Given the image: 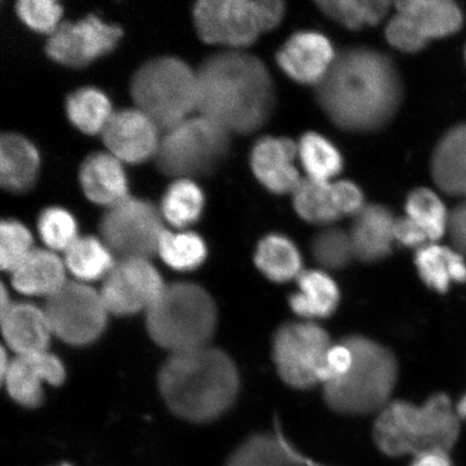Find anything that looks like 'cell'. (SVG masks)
Returning a JSON list of instances; mask_svg holds the SVG:
<instances>
[{
	"label": "cell",
	"mask_w": 466,
	"mask_h": 466,
	"mask_svg": "<svg viewBox=\"0 0 466 466\" xmlns=\"http://www.w3.org/2000/svg\"><path fill=\"white\" fill-rule=\"evenodd\" d=\"M334 200L338 212L341 217H355L365 207L364 195L359 186L350 180H339L331 184Z\"/></svg>",
	"instance_id": "obj_43"
},
{
	"label": "cell",
	"mask_w": 466,
	"mask_h": 466,
	"mask_svg": "<svg viewBox=\"0 0 466 466\" xmlns=\"http://www.w3.org/2000/svg\"><path fill=\"white\" fill-rule=\"evenodd\" d=\"M353 365V353L343 340L333 343L326 353L322 367L318 374L319 383L325 384L339 380L345 377Z\"/></svg>",
	"instance_id": "obj_42"
},
{
	"label": "cell",
	"mask_w": 466,
	"mask_h": 466,
	"mask_svg": "<svg viewBox=\"0 0 466 466\" xmlns=\"http://www.w3.org/2000/svg\"><path fill=\"white\" fill-rule=\"evenodd\" d=\"M204 198L202 191L188 179H179L167 188L163 196L161 211L163 217L174 227L194 224L200 218Z\"/></svg>",
	"instance_id": "obj_36"
},
{
	"label": "cell",
	"mask_w": 466,
	"mask_h": 466,
	"mask_svg": "<svg viewBox=\"0 0 466 466\" xmlns=\"http://www.w3.org/2000/svg\"><path fill=\"white\" fill-rule=\"evenodd\" d=\"M410 466H453L450 452L434 451L412 457Z\"/></svg>",
	"instance_id": "obj_46"
},
{
	"label": "cell",
	"mask_w": 466,
	"mask_h": 466,
	"mask_svg": "<svg viewBox=\"0 0 466 466\" xmlns=\"http://www.w3.org/2000/svg\"><path fill=\"white\" fill-rule=\"evenodd\" d=\"M16 14L20 19L38 33L54 34L60 26L62 7L51 0H21L16 4Z\"/></svg>",
	"instance_id": "obj_41"
},
{
	"label": "cell",
	"mask_w": 466,
	"mask_h": 466,
	"mask_svg": "<svg viewBox=\"0 0 466 466\" xmlns=\"http://www.w3.org/2000/svg\"><path fill=\"white\" fill-rule=\"evenodd\" d=\"M333 45L325 35L301 31L291 35L277 52L282 72L296 83L318 86L336 60Z\"/></svg>",
	"instance_id": "obj_17"
},
{
	"label": "cell",
	"mask_w": 466,
	"mask_h": 466,
	"mask_svg": "<svg viewBox=\"0 0 466 466\" xmlns=\"http://www.w3.org/2000/svg\"><path fill=\"white\" fill-rule=\"evenodd\" d=\"M317 5L325 15L351 31L377 25L390 8L383 0H328Z\"/></svg>",
	"instance_id": "obj_34"
},
{
	"label": "cell",
	"mask_w": 466,
	"mask_h": 466,
	"mask_svg": "<svg viewBox=\"0 0 466 466\" xmlns=\"http://www.w3.org/2000/svg\"><path fill=\"white\" fill-rule=\"evenodd\" d=\"M66 268L51 250L34 249L13 272L14 287L23 294L49 299L67 282Z\"/></svg>",
	"instance_id": "obj_27"
},
{
	"label": "cell",
	"mask_w": 466,
	"mask_h": 466,
	"mask_svg": "<svg viewBox=\"0 0 466 466\" xmlns=\"http://www.w3.org/2000/svg\"><path fill=\"white\" fill-rule=\"evenodd\" d=\"M407 217L421 227L431 243L444 237L450 226V217L444 202L428 188L412 190L406 200Z\"/></svg>",
	"instance_id": "obj_35"
},
{
	"label": "cell",
	"mask_w": 466,
	"mask_h": 466,
	"mask_svg": "<svg viewBox=\"0 0 466 466\" xmlns=\"http://www.w3.org/2000/svg\"><path fill=\"white\" fill-rule=\"evenodd\" d=\"M225 466H308L301 452L279 429L247 437L230 453Z\"/></svg>",
	"instance_id": "obj_24"
},
{
	"label": "cell",
	"mask_w": 466,
	"mask_h": 466,
	"mask_svg": "<svg viewBox=\"0 0 466 466\" xmlns=\"http://www.w3.org/2000/svg\"><path fill=\"white\" fill-rule=\"evenodd\" d=\"M39 167L34 145L17 134H4L0 138V184L11 192H25L33 187Z\"/></svg>",
	"instance_id": "obj_28"
},
{
	"label": "cell",
	"mask_w": 466,
	"mask_h": 466,
	"mask_svg": "<svg viewBox=\"0 0 466 466\" xmlns=\"http://www.w3.org/2000/svg\"><path fill=\"white\" fill-rule=\"evenodd\" d=\"M241 379L223 350L202 347L172 353L159 374L163 400L185 420L206 423L225 415L236 403Z\"/></svg>",
	"instance_id": "obj_3"
},
{
	"label": "cell",
	"mask_w": 466,
	"mask_h": 466,
	"mask_svg": "<svg viewBox=\"0 0 466 466\" xmlns=\"http://www.w3.org/2000/svg\"><path fill=\"white\" fill-rule=\"evenodd\" d=\"M229 134L207 116H190L166 132L156 154L157 165L174 177L211 173L228 154Z\"/></svg>",
	"instance_id": "obj_9"
},
{
	"label": "cell",
	"mask_w": 466,
	"mask_h": 466,
	"mask_svg": "<svg viewBox=\"0 0 466 466\" xmlns=\"http://www.w3.org/2000/svg\"><path fill=\"white\" fill-rule=\"evenodd\" d=\"M64 378L66 370L63 363L48 351L17 355L10 360L2 377L11 398L25 407H36L42 403L45 383L58 386Z\"/></svg>",
	"instance_id": "obj_18"
},
{
	"label": "cell",
	"mask_w": 466,
	"mask_h": 466,
	"mask_svg": "<svg viewBox=\"0 0 466 466\" xmlns=\"http://www.w3.org/2000/svg\"><path fill=\"white\" fill-rule=\"evenodd\" d=\"M100 230L104 243L121 259H148L158 253L165 232L158 209L149 202L131 197L107 209Z\"/></svg>",
	"instance_id": "obj_12"
},
{
	"label": "cell",
	"mask_w": 466,
	"mask_h": 466,
	"mask_svg": "<svg viewBox=\"0 0 466 466\" xmlns=\"http://www.w3.org/2000/svg\"><path fill=\"white\" fill-rule=\"evenodd\" d=\"M66 266L81 281L106 277L116 262L112 250L96 238H78L66 250Z\"/></svg>",
	"instance_id": "obj_32"
},
{
	"label": "cell",
	"mask_w": 466,
	"mask_h": 466,
	"mask_svg": "<svg viewBox=\"0 0 466 466\" xmlns=\"http://www.w3.org/2000/svg\"><path fill=\"white\" fill-rule=\"evenodd\" d=\"M456 410L459 418L466 419V393L458 401Z\"/></svg>",
	"instance_id": "obj_47"
},
{
	"label": "cell",
	"mask_w": 466,
	"mask_h": 466,
	"mask_svg": "<svg viewBox=\"0 0 466 466\" xmlns=\"http://www.w3.org/2000/svg\"><path fill=\"white\" fill-rule=\"evenodd\" d=\"M342 340L351 349L353 365L345 377L323 386L324 403L338 415H378L392 401L399 381L398 358L391 349L364 335Z\"/></svg>",
	"instance_id": "obj_5"
},
{
	"label": "cell",
	"mask_w": 466,
	"mask_h": 466,
	"mask_svg": "<svg viewBox=\"0 0 466 466\" xmlns=\"http://www.w3.org/2000/svg\"><path fill=\"white\" fill-rule=\"evenodd\" d=\"M217 325L212 296L196 284L168 285L147 311L150 337L172 353L208 346Z\"/></svg>",
	"instance_id": "obj_6"
},
{
	"label": "cell",
	"mask_w": 466,
	"mask_h": 466,
	"mask_svg": "<svg viewBox=\"0 0 466 466\" xmlns=\"http://www.w3.org/2000/svg\"><path fill=\"white\" fill-rule=\"evenodd\" d=\"M311 254L324 271L345 269L354 258L349 232L337 227H325L312 238Z\"/></svg>",
	"instance_id": "obj_37"
},
{
	"label": "cell",
	"mask_w": 466,
	"mask_h": 466,
	"mask_svg": "<svg viewBox=\"0 0 466 466\" xmlns=\"http://www.w3.org/2000/svg\"><path fill=\"white\" fill-rule=\"evenodd\" d=\"M198 110L228 133L250 134L269 120L275 85L264 62L240 50L208 56L197 72Z\"/></svg>",
	"instance_id": "obj_2"
},
{
	"label": "cell",
	"mask_w": 466,
	"mask_h": 466,
	"mask_svg": "<svg viewBox=\"0 0 466 466\" xmlns=\"http://www.w3.org/2000/svg\"><path fill=\"white\" fill-rule=\"evenodd\" d=\"M44 310L52 334L75 346L87 345L100 337L109 313L100 291L68 281L46 299Z\"/></svg>",
	"instance_id": "obj_13"
},
{
	"label": "cell",
	"mask_w": 466,
	"mask_h": 466,
	"mask_svg": "<svg viewBox=\"0 0 466 466\" xmlns=\"http://www.w3.org/2000/svg\"><path fill=\"white\" fill-rule=\"evenodd\" d=\"M122 36L119 26L96 15L77 23H63L50 35L46 52L52 60L69 67H84L112 51Z\"/></svg>",
	"instance_id": "obj_15"
},
{
	"label": "cell",
	"mask_w": 466,
	"mask_h": 466,
	"mask_svg": "<svg viewBox=\"0 0 466 466\" xmlns=\"http://www.w3.org/2000/svg\"><path fill=\"white\" fill-rule=\"evenodd\" d=\"M297 290L289 297V306L299 319L317 322L337 311L341 291L328 271L305 269L297 278Z\"/></svg>",
	"instance_id": "obj_21"
},
{
	"label": "cell",
	"mask_w": 466,
	"mask_h": 466,
	"mask_svg": "<svg viewBox=\"0 0 466 466\" xmlns=\"http://www.w3.org/2000/svg\"><path fill=\"white\" fill-rule=\"evenodd\" d=\"M58 466H73V465H71V464H68V463H63V464H61V465H58Z\"/></svg>",
	"instance_id": "obj_48"
},
{
	"label": "cell",
	"mask_w": 466,
	"mask_h": 466,
	"mask_svg": "<svg viewBox=\"0 0 466 466\" xmlns=\"http://www.w3.org/2000/svg\"><path fill=\"white\" fill-rule=\"evenodd\" d=\"M465 57H466V50H465Z\"/></svg>",
	"instance_id": "obj_49"
},
{
	"label": "cell",
	"mask_w": 466,
	"mask_h": 466,
	"mask_svg": "<svg viewBox=\"0 0 466 466\" xmlns=\"http://www.w3.org/2000/svg\"><path fill=\"white\" fill-rule=\"evenodd\" d=\"M395 7L386 38L395 49L407 54L422 50L430 40L451 36L463 25L461 9L451 0H406Z\"/></svg>",
	"instance_id": "obj_11"
},
{
	"label": "cell",
	"mask_w": 466,
	"mask_h": 466,
	"mask_svg": "<svg viewBox=\"0 0 466 466\" xmlns=\"http://www.w3.org/2000/svg\"><path fill=\"white\" fill-rule=\"evenodd\" d=\"M33 238L25 226L15 220L0 225V265L13 273L33 252Z\"/></svg>",
	"instance_id": "obj_40"
},
{
	"label": "cell",
	"mask_w": 466,
	"mask_h": 466,
	"mask_svg": "<svg viewBox=\"0 0 466 466\" xmlns=\"http://www.w3.org/2000/svg\"><path fill=\"white\" fill-rule=\"evenodd\" d=\"M262 276L277 284L296 281L305 270L299 247L282 233H269L258 244L254 256Z\"/></svg>",
	"instance_id": "obj_29"
},
{
	"label": "cell",
	"mask_w": 466,
	"mask_h": 466,
	"mask_svg": "<svg viewBox=\"0 0 466 466\" xmlns=\"http://www.w3.org/2000/svg\"><path fill=\"white\" fill-rule=\"evenodd\" d=\"M131 95L137 108L167 132L198 110L197 72L177 57L155 58L133 76Z\"/></svg>",
	"instance_id": "obj_7"
},
{
	"label": "cell",
	"mask_w": 466,
	"mask_h": 466,
	"mask_svg": "<svg viewBox=\"0 0 466 466\" xmlns=\"http://www.w3.org/2000/svg\"><path fill=\"white\" fill-rule=\"evenodd\" d=\"M415 266L425 287L446 294L452 285L466 282V261L457 249L430 243L416 250Z\"/></svg>",
	"instance_id": "obj_26"
},
{
	"label": "cell",
	"mask_w": 466,
	"mask_h": 466,
	"mask_svg": "<svg viewBox=\"0 0 466 466\" xmlns=\"http://www.w3.org/2000/svg\"><path fill=\"white\" fill-rule=\"evenodd\" d=\"M101 134L109 153L120 161L143 162L159 148V127L137 108L113 113Z\"/></svg>",
	"instance_id": "obj_16"
},
{
	"label": "cell",
	"mask_w": 466,
	"mask_h": 466,
	"mask_svg": "<svg viewBox=\"0 0 466 466\" xmlns=\"http://www.w3.org/2000/svg\"><path fill=\"white\" fill-rule=\"evenodd\" d=\"M279 0H202L194 8L198 35L204 43L240 50L282 22Z\"/></svg>",
	"instance_id": "obj_8"
},
{
	"label": "cell",
	"mask_w": 466,
	"mask_h": 466,
	"mask_svg": "<svg viewBox=\"0 0 466 466\" xmlns=\"http://www.w3.org/2000/svg\"><path fill=\"white\" fill-rule=\"evenodd\" d=\"M40 238L51 250H66L77 240V224L66 209L49 208L38 220Z\"/></svg>",
	"instance_id": "obj_39"
},
{
	"label": "cell",
	"mask_w": 466,
	"mask_h": 466,
	"mask_svg": "<svg viewBox=\"0 0 466 466\" xmlns=\"http://www.w3.org/2000/svg\"><path fill=\"white\" fill-rule=\"evenodd\" d=\"M395 242L407 248H421L430 244L427 233L415 220L405 217L396 218L394 225Z\"/></svg>",
	"instance_id": "obj_44"
},
{
	"label": "cell",
	"mask_w": 466,
	"mask_h": 466,
	"mask_svg": "<svg viewBox=\"0 0 466 466\" xmlns=\"http://www.w3.org/2000/svg\"><path fill=\"white\" fill-rule=\"evenodd\" d=\"M158 254L174 269L191 270L206 259L207 247L196 233L165 230L160 238Z\"/></svg>",
	"instance_id": "obj_38"
},
{
	"label": "cell",
	"mask_w": 466,
	"mask_h": 466,
	"mask_svg": "<svg viewBox=\"0 0 466 466\" xmlns=\"http://www.w3.org/2000/svg\"><path fill=\"white\" fill-rule=\"evenodd\" d=\"M293 204L296 213L313 225L329 227L342 218L336 208L331 183L302 179L293 192Z\"/></svg>",
	"instance_id": "obj_30"
},
{
	"label": "cell",
	"mask_w": 466,
	"mask_h": 466,
	"mask_svg": "<svg viewBox=\"0 0 466 466\" xmlns=\"http://www.w3.org/2000/svg\"><path fill=\"white\" fill-rule=\"evenodd\" d=\"M79 179L87 199L101 206L110 208L129 197L124 167L112 154L86 157L80 167Z\"/></svg>",
	"instance_id": "obj_23"
},
{
	"label": "cell",
	"mask_w": 466,
	"mask_h": 466,
	"mask_svg": "<svg viewBox=\"0 0 466 466\" xmlns=\"http://www.w3.org/2000/svg\"><path fill=\"white\" fill-rule=\"evenodd\" d=\"M448 231L454 249L466 256V198L451 213Z\"/></svg>",
	"instance_id": "obj_45"
},
{
	"label": "cell",
	"mask_w": 466,
	"mask_h": 466,
	"mask_svg": "<svg viewBox=\"0 0 466 466\" xmlns=\"http://www.w3.org/2000/svg\"><path fill=\"white\" fill-rule=\"evenodd\" d=\"M331 346L329 331L317 322L299 319L279 326L271 346L279 379L299 391L317 387L319 370Z\"/></svg>",
	"instance_id": "obj_10"
},
{
	"label": "cell",
	"mask_w": 466,
	"mask_h": 466,
	"mask_svg": "<svg viewBox=\"0 0 466 466\" xmlns=\"http://www.w3.org/2000/svg\"><path fill=\"white\" fill-rule=\"evenodd\" d=\"M3 335L17 355L46 352L52 330L45 310L33 305H11L2 313Z\"/></svg>",
	"instance_id": "obj_22"
},
{
	"label": "cell",
	"mask_w": 466,
	"mask_h": 466,
	"mask_svg": "<svg viewBox=\"0 0 466 466\" xmlns=\"http://www.w3.org/2000/svg\"><path fill=\"white\" fill-rule=\"evenodd\" d=\"M299 157L308 178L328 182L342 171L340 151L322 134L308 132L297 144Z\"/></svg>",
	"instance_id": "obj_31"
},
{
	"label": "cell",
	"mask_w": 466,
	"mask_h": 466,
	"mask_svg": "<svg viewBox=\"0 0 466 466\" xmlns=\"http://www.w3.org/2000/svg\"><path fill=\"white\" fill-rule=\"evenodd\" d=\"M450 396L436 393L421 405L394 400L378 413L372 440L389 458L415 457L427 451L451 452L459 439L460 421Z\"/></svg>",
	"instance_id": "obj_4"
},
{
	"label": "cell",
	"mask_w": 466,
	"mask_h": 466,
	"mask_svg": "<svg viewBox=\"0 0 466 466\" xmlns=\"http://www.w3.org/2000/svg\"><path fill=\"white\" fill-rule=\"evenodd\" d=\"M66 113L78 130L92 136L102 133L114 112L103 92L95 87H84L68 96Z\"/></svg>",
	"instance_id": "obj_33"
},
{
	"label": "cell",
	"mask_w": 466,
	"mask_h": 466,
	"mask_svg": "<svg viewBox=\"0 0 466 466\" xmlns=\"http://www.w3.org/2000/svg\"><path fill=\"white\" fill-rule=\"evenodd\" d=\"M165 288L159 272L148 259L124 258L116 262L105 277L100 294L109 313L130 316L147 312Z\"/></svg>",
	"instance_id": "obj_14"
},
{
	"label": "cell",
	"mask_w": 466,
	"mask_h": 466,
	"mask_svg": "<svg viewBox=\"0 0 466 466\" xmlns=\"http://www.w3.org/2000/svg\"><path fill=\"white\" fill-rule=\"evenodd\" d=\"M316 97L341 130L371 133L386 127L398 113L403 84L391 57L367 46H353L337 55L317 86Z\"/></svg>",
	"instance_id": "obj_1"
},
{
	"label": "cell",
	"mask_w": 466,
	"mask_h": 466,
	"mask_svg": "<svg viewBox=\"0 0 466 466\" xmlns=\"http://www.w3.org/2000/svg\"><path fill=\"white\" fill-rule=\"evenodd\" d=\"M296 157L299 149L291 139L265 137L254 145L250 167L266 189L276 195H293L302 180L295 167Z\"/></svg>",
	"instance_id": "obj_19"
},
{
	"label": "cell",
	"mask_w": 466,
	"mask_h": 466,
	"mask_svg": "<svg viewBox=\"0 0 466 466\" xmlns=\"http://www.w3.org/2000/svg\"><path fill=\"white\" fill-rule=\"evenodd\" d=\"M353 218L349 236L354 258L364 264L388 258L395 243L396 218L391 209L381 204H369Z\"/></svg>",
	"instance_id": "obj_20"
},
{
	"label": "cell",
	"mask_w": 466,
	"mask_h": 466,
	"mask_svg": "<svg viewBox=\"0 0 466 466\" xmlns=\"http://www.w3.org/2000/svg\"><path fill=\"white\" fill-rule=\"evenodd\" d=\"M432 177L445 194L466 198V124L451 127L437 144Z\"/></svg>",
	"instance_id": "obj_25"
}]
</instances>
